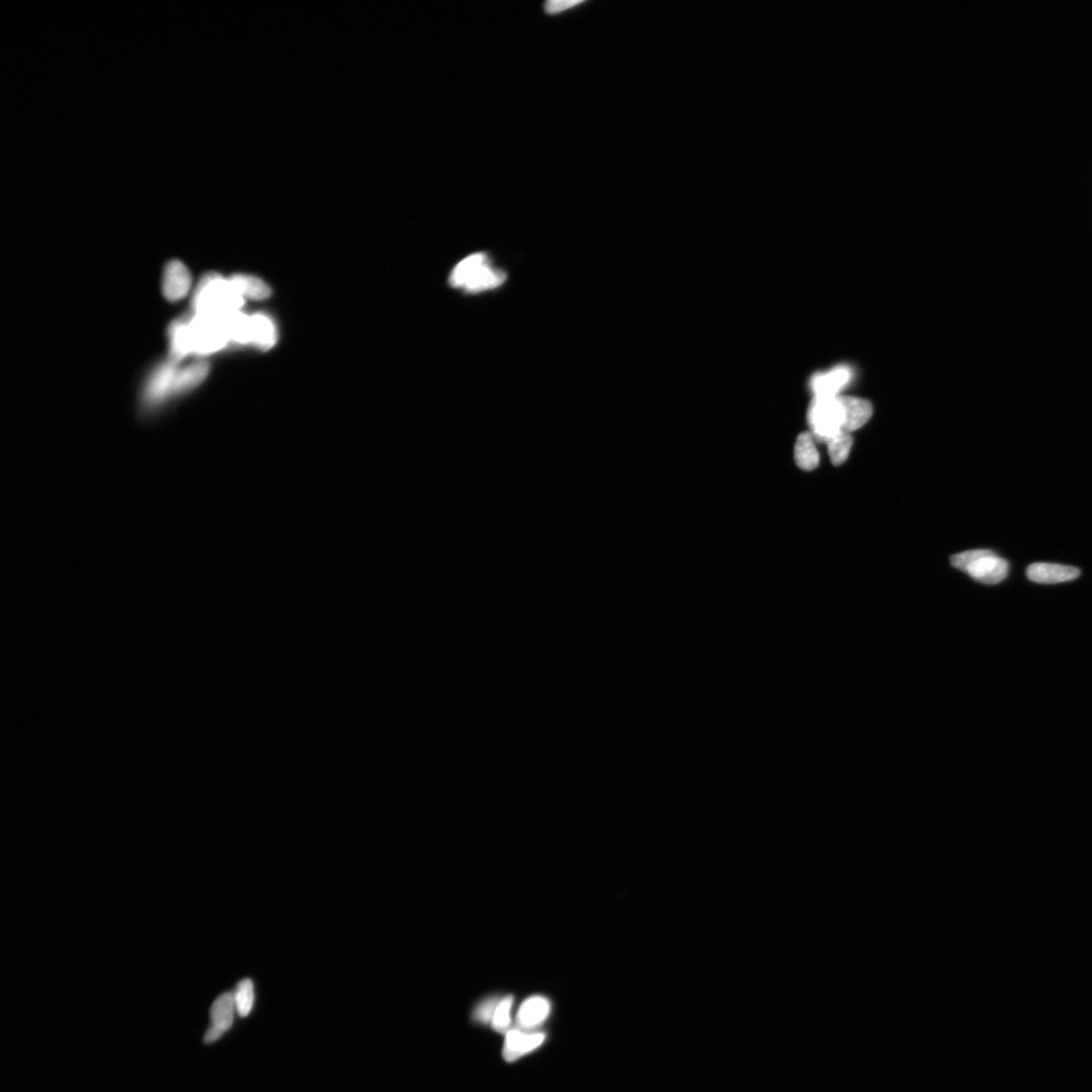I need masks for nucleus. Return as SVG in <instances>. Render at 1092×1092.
Wrapping results in <instances>:
<instances>
[{"label":"nucleus","mask_w":1092,"mask_h":1092,"mask_svg":"<svg viewBox=\"0 0 1092 1092\" xmlns=\"http://www.w3.org/2000/svg\"><path fill=\"white\" fill-rule=\"evenodd\" d=\"M244 301L230 278L210 275L196 286L193 306L194 314L225 317L240 311Z\"/></svg>","instance_id":"1"},{"label":"nucleus","mask_w":1092,"mask_h":1092,"mask_svg":"<svg viewBox=\"0 0 1092 1092\" xmlns=\"http://www.w3.org/2000/svg\"><path fill=\"white\" fill-rule=\"evenodd\" d=\"M506 278L502 270L492 266L487 254L474 253L455 267L449 284L467 293H480L496 289L505 283Z\"/></svg>","instance_id":"2"},{"label":"nucleus","mask_w":1092,"mask_h":1092,"mask_svg":"<svg viewBox=\"0 0 1092 1092\" xmlns=\"http://www.w3.org/2000/svg\"><path fill=\"white\" fill-rule=\"evenodd\" d=\"M185 320L188 350L207 356L224 348L230 342L224 317L194 314Z\"/></svg>","instance_id":"3"},{"label":"nucleus","mask_w":1092,"mask_h":1092,"mask_svg":"<svg viewBox=\"0 0 1092 1092\" xmlns=\"http://www.w3.org/2000/svg\"><path fill=\"white\" fill-rule=\"evenodd\" d=\"M954 568L983 584H998L1008 573V564L992 550L975 549L951 557Z\"/></svg>","instance_id":"4"},{"label":"nucleus","mask_w":1092,"mask_h":1092,"mask_svg":"<svg viewBox=\"0 0 1092 1092\" xmlns=\"http://www.w3.org/2000/svg\"><path fill=\"white\" fill-rule=\"evenodd\" d=\"M811 434L817 441L826 442L843 431L844 414L839 397H815L808 411Z\"/></svg>","instance_id":"5"},{"label":"nucleus","mask_w":1092,"mask_h":1092,"mask_svg":"<svg viewBox=\"0 0 1092 1092\" xmlns=\"http://www.w3.org/2000/svg\"><path fill=\"white\" fill-rule=\"evenodd\" d=\"M177 368L178 364L169 359L154 369L146 382L142 393L144 412L153 413L172 399V388H174Z\"/></svg>","instance_id":"6"},{"label":"nucleus","mask_w":1092,"mask_h":1092,"mask_svg":"<svg viewBox=\"0 0 1092 1092\" xmlns=\"http://www.w3.org/2000/svg\"><path fill=\"white\" fill-rule=\"evenodd\" d=\"M237 1014L232 993H223L211 1008V1025L204 1034V1042L212 1044L232 1028Z\"/></svg>","instance_id":"7"},{"label":"nucleus","mask_w":1092,"mask_h":1092,"mask_svg":"<svg viewBox=\"0 0 1092 1092\" xmlns=\"http://www.w3.org/2000/svg\"><path fill=\"white\" fill-rule=\"evenodd\" d=\"M546 1033L540 1032L510 1030L506 1033L503 1057L507 1062H514L544 1044Z\"/></svg>","instance_id":"8"},{"label":"nucleus","mask_w":1092,"mask_h":1092,"mask_svg":"<svg viewBox=\"0 0 1092 1092\" xmlns=\"http://www.w3.org/2000/svg\"><path fill=\"white\" fill-rule=\"evenodd\" d=\"M852 375V369L847 366L818 373L810 381L811 391L815 397H839V393L850 384Z\"/></svg>","instance_id":"9"},{"label":"nucleus","mask_w":1092,"mask_h":1092,"mask_svg":"<svg viewBox=\"0 0 1092 1092\" xmlns=\"http://www.w3.org/2000/svg\"><path fill=\"white\" fill-rule=\"evenodd\" d=\"M192 275L179 260H172L164 269L162 290L168 301L183 300L192 287Z\"/></svg>","instance_id":"10"},{"label":"nucleus","mask_w":1092,"mask_h":1092,"mask_svg":"<svg viewBox=\"0 0 1092 1092\" xmlns=\"http://www.w3.org/2000/svg\"><path fill=\"white\" fill-rule=\"evenodd\" d=\"M1026 576L1039 584H1058L1078 579L1080 571L1069 565L1037 563L1029 566Z\"/></svg>","instance_id":"11"},{"label":"nucleus","mask_w":1092,"mask_h":1092,"mask_svg":"<svg viewBox=\"0 0 1092 1092\" xmlns=\"http://www.w3.org/2000/svg\"><path fill=\"white\" fill-rule=\"evenodd\" d=\"M549 1014V1000L544 997H532L521 1005L517 1014V1024L520 1030L532 1031L543 1024Z\"/></svg>","instance_id":"12"},{"label":"nucleus","mask_w":1092,"mask_h":1092,"mask_svg":"<svg viewBox=\"0 0 1092 1092\" xmlns=\"http://www.w3.org/2000/svg\"><path fill=\"white\" fill-rule=\"evenodd\" d=\"M844 409L843 431L852 433L863 427L872 417L873 408L869 401L856 397H840Z\"/></svg>","instance_id":"13"},{"label":"nucleus","mask_w":1092,"mask_h":1092,"mask_svg":"<svg viewBox=\"0 0 1092 1092\" xmlns=\"http://www.w3.org/2000/svg\"><path fill=\"white\" fill-rule=\"evenodd\" d=\"M210 372V366L204 361H196V363L188 365L185 367L177 368L174 388H172V398L185 395V393L199 387L205 380Z\"/></svg>","instance_id":"14"},{"label":"nucleus","mask_w":1092,"mask_h":1092,"mask_svg":"<svg viewBox=\"0 0 1092 1092\" xmlns=\"http://www.w3.org/2000/svg\"><path fill=\"white\" fill-rule=\"evenodd\" d=\"M795 463L803 471H812L819 464V454L816 447L814 435L809 432L801 433L796 440L794 448Z\"/></svg>","instance_id":"15"},{"label":"nucleus","mask_w":1092,"mask_h":1092,"mask_svg":"<svg viewBox=\"0 0 1092 1092\" xmlns=\"http://www.w3.org/2000/svg\"><path fill=\"white\" fill-rule=\"evenodd\" d=\"M276 341V330L272 319L266 315L251 316V343L260 348H272Z\"/></svg>","instance_id":"16"},{"label":"nucleus","mask_w":1092,"mask_h":1092,"mask_svg":"<svg viewBox=\"0 0 1092 1092\" xmlns=\"http://www.w3.org/2000/svg\"><path fill=\"white\" fill-rule=\"evenodd\" d=\"M230 281L232 282L235 289L242 295L244 300H265L272 293L268 285L256 276L239 275L230 278Z\"/></svg>","instance_id":"17"},{"label":"nucleus","mask_w":1092,"mask_h":1092,"mask_svg":"<svg viewBox=\"0 0 1092 1092\" xmlns=\"http://www.w3.org/2000/svg\"><path fill=\"white\" fill-rule=\"evenodd\" d=\"M853 438L850 433L841 431L833 438H829L826 443L828 448V455L834 465H842L851 453L853 447Z\"/></svg>","instance_id":"18"},{"label":"nucleus","mask_w":1092,"mask_h":1092,"mask_svg":"<svg viewBox=\"0 0 1092 1092\" xmlns=\"http://www.w3.org/2000/svg\"><path fill=\"white\" fill-rule=\"evenodd\" d=\"M232 995L237 1014L241 1017L248 1016L252 1012L254 1001H256V991H254L252 980H241L237 984Z\"/></svg>","instance_id":"19"},{"label":"nucleus","mask_w":1092,"mask_h":1092,"mask_svg":"<svg viewBox=\"0 0 1092 1092\" xmlns=\"http://www.w3.org/2000/svg\"><path fill=\"white\" fill-rule=\"evenodd\" d=\"M513 1006V997H507L500 1000L496 1008L494 1016H492V1026L498 1033H507L510 1031L511 1025V1011Z\"/></svg>","instance_id":"20"},{"label":"nucleus","mask_w":1092,"mask_h":1092,"mask_svg":"<svg viewBox=\"0 0 1092 1092\" xmlns=\"http://www.w3.org/2000/svg\"><path fill=\"white\" fill-rule=\"evenodd\" d=\"M499 1003L500 1000L496 997L483 1001V1003L477 1008H475L474 1020L483 1024L492 1022V1016H494Z\"/></svg>","instance_id":"21"},{"label":"nucleus","mask_w":1092,"mask_h":1092,"mask_svg":"<svg viewBox=\"0 0 1092 1092\" xmlns=\"http://www.w3.org/2000/svg\"><path fill=\"white\" fill-rule=\"evenodd\" d=\"M582 2L578 0H554L546 5V11L548 14H560L573 6L580 5Z\"/></svg>","instance_id":"22"}]
</instances>
